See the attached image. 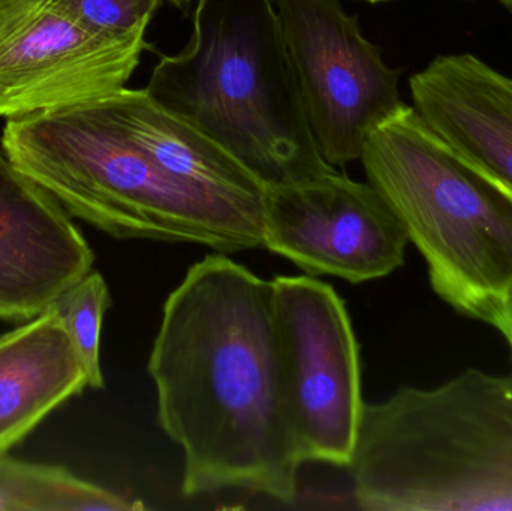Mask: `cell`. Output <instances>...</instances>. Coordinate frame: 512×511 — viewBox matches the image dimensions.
Returning <instances> with one entry per match:
<instances>
[{"label": "cell", "instance_id": "1", "mask_svg": "<svg viewBox=\"0 0 512 511\" xmlns=\"http://www.w3.org/2000/svg\"><path fill=\"white\" fill-rule=\"evenodd\" d=\"M156 419L182 449L186 497L242 489L297 497L304 461L273 281L215 252L168 296L149 357Z\"/></svg>", "mask_w": 512, "mask_h": 511}, {"label": "cell", "instance_id": "2", "mask_svg": "<svg viewBox=\"0 0 512 511\" xmlns=\"http://www.w3.org/2000/svg\"><path fill=\"white\" fill-rule=\"evenodd\" d=\"M0 147L69 215L116 239L194 243L222 254L264 243L265 198L170 173L120 132L99 101L8 119Z\"/></svg>", "mask_w": 512, "mask_h": 511}, {"label": "cell", "instance_id": "3", "mask_svg": "<svg viewBox=\"0 0 512 511\" xmlns=\"http://www.w3.org/2000/svg\"><path fill=\"white\" fill-rule=\"evenodd\" d=\"M367 511H512V372L364 402L348 465Z\"/></svg>", "mask_w": 512, "mask_h": 511}, {"label": "cell", "instance_id": "4", "mask_svg": "<svg viewBox=\"0 0 512 511\" xmlns=\"http://www.w3.org/2000/svg\"><path fill=\"white\" fill-rule=\"evenodd\" d=\"M146 90L267 188L336 170L313 138L273 0H197L188 44L158 60Z\"/></svg>", "mask_w": 512, "mask_h": 511}, {"label": "cell", "instance_id": "5", "mask_svg": "<svg viewBox=\"0 0 512 511\" xmlns=\"http://www.w3.org/2000/svg\"><path fill=\"white\" fill-rule=\"evenodd\" d=\"M423 255L430 287L450 308L492 324L512 281V194L403 104L360 158Z\"/></svg>", "mask_w": 512, "mask_h": 511}, {"label": "cell", "instance_id": "6", "mask_svg": "<svg viewBox=\"0 0 512 511\" xmlns=\"http://www.w3.org/2000/svg\"><path fill=\"white\" fill-rule=\"evenodd\" d=\"M313 138L325 161H360L370 132L396 113L400 72L337 0H273Z\"/></svg>", "mask_w": 512, "mask_h": 511}, {"label": "cell", "instance_id": "7", "mask_svg": "<svg viewBox=\"0 0 512 511\" xmlns=\"http://www.w3.org/2000/svg\"><path fill=\"white\" fill-rule=\"evenodd\" d=\"M277 329L304 461L348 468L364 401L357 339L345 302L312 276L273 279Z\"/></svg>", "mask_w": 512, "mask_h": 511}, {"label": "cell", "instance_id": "8", "mask_svg": "<svg viewBox=\"0 0 512 511\" xmlns=\"http://www.w3.org/2000/svg\"><path fill=\"white\" fill-rule=\"evenodd\" d=\"M146 32L102 35L68 0H0V117L60 110L119 92L152 48Z\"/></svg>", "mask_w": 512, "mask_h": 511}, {"label": "cell", "instance_id": "9", "mask_svg": "<svg viewBox=\"0 0 512 511\" xmlns=\"http://www.w3.org/2000/svg\"><path fill=\"white\" fill-rule=\"evenodd\" d=\"M408 243L402 221L378 189L337 168L267 188L262 248L312 278L351 284L385 278L405 264Z\"/></svg>", "mask_w": 512, "mask_h": 511}, {"label": "cell", "instance_id": "10", "mask_svg": "<svg viewBox=\"0 0 512 511\" xmlns=\"http://www.w3.org/2000/svg\"><path fill=\"white\" fill-rule=\"evenodd\" d=\"M93 263L71 215L0 147V321L38 317L92 272Z\"/></svg>", "mask_w": 512, "mask_h": 511}, {"label": "cell", "instance_id": "11", "mask_svg": "<svg viewBox=\"0 0 512 511\" xmlns=\"http://www.w3.org/2000/svg\"><path fill=\"white\" fill-rule=\"evenodd\" d=\"M409 89L421 119L512 194V78L474 54H445Z\"/></svg>", "mask_w": 512, "mask_h": 511}, {"label": "cell", "instance_id": "12", "mask_svg": "<svg viewBox=\"0 0 512 511\" xmlns=\"http://www.w3.org/2000/svg\"><path fill=\"white\" fill-rule=\"evenodd\" d=\"M89 387L86 371L53 308L0 338V456L51 411Z\"/></svg>", "mask_w": 512, "mask_h": 511}, {"label": "cell", "instance_id": "13", "mask_svg": "<svg viewBox=\"0 0 512 511\" xmlns=\"http://www.w3.org/2000/svg\"><path fill=\"white\" fill-rule=\"evenodd\" d=\"M99 102L120 132L170 173L219 191L265 198L267 185L256 174L146 89L123 87Z\"/></svg>", "mask_w": 512, "mask_h": 511}, {"label": "cell", "instance_id": "14", "mask_svg": "<svg viewBox=\"0 0 512 511\" xmlns=\"http://www.w3.org/2000/svg\"><path fill=\"white\" fill-rule=\"evenodd\" d=\"M138 500L93 485L65 467L0 456V511H135Z\"/></svg>", "mask_w": 512, "mask_h": 511}, {"label": "cell", "instance_id": "15", "mask_svg": "<svg viewBox=\"0 0 512 511\" xmlns=\"http://www.w3.org/2000/svg\"><path fill=\"white\" fill-rule=\"evenodd\" d=\"M111 297L104 276L89 272L65 291L51 308L57 312L83 363L90 389H104L101 369V329Z\"/></svg>", "mask_w": 512, "mask_h": 511}, {"label": "cell", "instance_id": "16", "mask_svg": "<svg viewBox=\"0 0 512 511\" xmlns=\"http://www.w3.org/2000/svg\"><path fill=\"white\" fill-rule=\"evenodd\" d=\"M68 3L95 32L128 36L149 29L164 0H68Z\"/></svg>", "mask_w": 512, "mask_h": 511}, {"label": "cell", "instance_id": "17", "mask_svg": "<svg viewBox=\"0 0 512 511\" xmlns=\"http://www.w3.org/2000/svg\"><path fill=\"white\" fill-rule=\"evenodd\" d=\"M490 326L498 329L501 335L504 336L508 347H510L512 356V281L511 284L508 285L501 303H499L498 311H496Z\"/></svg>", "mask_w": 512, "mask_h": 511}, {"label": "cell", "instance_id": "18", "mask_svg": "<svg viewBox=\"0 0 512 511\" xmlns=\"http://www.w3.org/2000/svg\"><path fill=\"white\" fill-rule=\"evenodd\" d=\"M167 2L171 3L174 8L180 9V11H188L194 0H167Z\"/></svg>", "mask_w": 512, "mask_h": 511}, {"label": "cell", "instance_id": "19", "mask_svg": "<svg viewBox=\"0 0 512 511\" xmlns=\"http://www.w3.org/2000/svg\"><path fill=\"white\" fill-rule=\"evenodd\" d=\"M499 2H501L502 5L505 6V9H508L512 14V0H499Z\"/></svg>", "mask_w": 512, "mask_h": 511}, {"label": "cell", "instance_id": "20", "mask_svg": "<svg viewBox=\"0 0 512 511\" xmlns=\"http://www.w3.org/2000/svg\"><path fill=\"white\" fill-rule=\"evenodd\" d=\"M364 2H369V3H382V2H390V0H364Z\"/></svg>", "mask_w": 512, "mask_h": 511}]
</instances>
